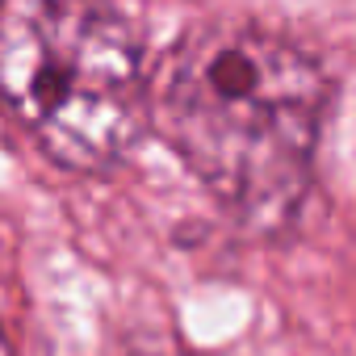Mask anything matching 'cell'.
<instances>
[{"label":"cell","instance_id":"obj_1","mask_svg":"<svg viewBox=\"0 0 356 356\" xmlns=\"http://www.w3.org/2000/svg\"><path fill=\"white\" fill-rule=\"evenodd\" d=\"M327 72L293 38L256 22H214L181 38L151 92L155 130L243 222L298 214L323 113Z\"/></svg>","mask_w":356,"mask_h":356},{"label":"cell","instance_id":"obj_2","mask_svg":"<svg viewBox=\"0 0 356 356\" xmlns=\"http://www.w3.org/2000/svg\"><path fill=\"white\" fill-rule=\"evenodd\" d=\"M0 88L47 159L113 168L151 118L134 0H0Z\"/></svg>","mask_w":356,"mask_h":356}]
</instances>
